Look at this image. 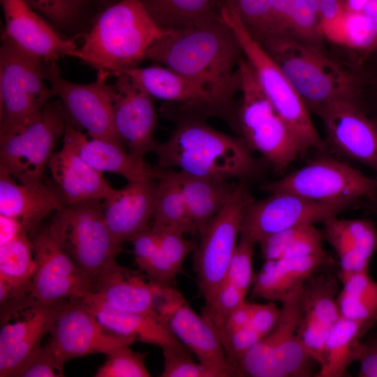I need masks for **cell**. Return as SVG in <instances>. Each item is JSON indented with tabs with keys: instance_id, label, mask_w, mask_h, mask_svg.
<instances>
[{
	"instance_id": "44",
	"label": "cell",
	"mask_w": 377,
	"mask_h": 377,
	"mask_svg": "<svg viewBox=\"0 0 377 377\" xmlns=\"http://www.w3.org/2000/svg\"><path fill=\"white\" fill-rule=\"evenodd\" d=\"M271 0H229L228 8L238 16L251 36L263 40L269 20Z\"/></svg>"
},
{
	"instance_id": "42",
	"label": "cell",
	"mask_w": 377,
	"mask_h": 377,
	"mask_svg": "<svg viewBox=\"0 0 377 377\" xmlns=\"http://www.w3.org/2000/svg\"><path fill=\"white\" fill-rule=\"evenodd\" d=\"M285 34L320 49L324 37L319 17L307 0L294 1Z\"/></svg>"
},
{
	"instance_id": "12",
	"label": "cell",
	"mask_w": 377,
	"mask_h": 377,
	"mask_svg": "<svg viewBox=\"0 0 377 377\" xmlns=\"http://www.w3.org/2000/svg\"><path fill=\"white\" fill-rule=\"evenodd\" d=\"M66 122L60 101H50L33 121L0 140V170L20 183L42 181Z\"/></svg>"
},
{
	"instance_id": "59",
	"label": "cell",
	"mask_w": 377,
	"mask_h": 377,
	"mask_svg": "<svg viewBox=\"0 0 377 377\" xmlns=\"http://www.w3.org/2000/svg\"><path fill=\"white\" fill-rule=\"evenodd\" d=\"M312 8L316 11L318 15V6L320 0H307Z\"/></svg>"
},
{
	"instance_id": "2",
	"label": "cell",
	"mask_w": 377,
	"mask_h": 377,
	"mask_svg": "<svg viewBox=\"0 0 377 377\" xmlns=\"http://www.w3.org/2000/svg\"><path fill=\"white\" fill-rule=\"evenodd\" d=\"M154 153L158 166L192 176L245 181L257 172L258 162L239 137L220 132L201 117H180L170 137Z\"/></svg>"
},
{
	"instance_id": "6",
	"label": "cell",
	"mask_w": 377,
	"mask_h": 377,
	"mask_svg": "<svg viewBox=\"0 0 377 377\" xmlns=\"http://www.w3.org/2000/svg\"><path fill=\"white\" fill-rule=\"evenodd\" d=\"M0 140L33 121L54 94L46 84L45 62L20 49L1 34Z\"/></svg>"
},
{
	"instance_id": "16",
	"label": "cell",
	"mask_w": 377,
	"mask_h": 377,
	"mask_svg": "<svg viewBox=\"0 0 377 377\" xmlns=\"http://www.w3.org/2000/svg\"><path fill=\"white\" fill-rule=\"evenodd\" d=\"M66 302L42 304L28 297L1 311V377H13L40 350L42 339Z\"/></svg>"
},
{
	"instance_id": "1",
	"label": "cell",
	"mask_w": 377,
	"mask_h": 377,
	"mask_svg": "<svg viewBox=\"0 0 377 377\" xmlns=\"http://www.w3.org/2000/svg\"><path fill=\"white\" fill-rule=\"evenodd\" d=\"M244 56L232 29L223 21L168 30L147 50L145 59L184 75L211 97L219 113L237 129L239 64Z\"/></svg>"
},
{
	"instance_id": "19",
	"label": "cell",
	"mask_w": 377,
	"mask_h": 377,
	"mask_svg": "<svg viewBox=\"0 0 377 377\" xmlns=\"http://www.w3.org/2000/svg\"><path fill=\"white\" fill-rule=\"evenodd\" d=\"M113 118L116 131L127 151L143 158L154 152L157 112L154 98L126 73L116 74Z\"/></svg>"
},
{
	"instance_id": "54",
	"label": "cell",
	"mask_w": 377,
	"mask_h": 377,
	"mask_svg": "<svg viewBox=\"0 0 377 377\" xmlns=\"http://www.w3.org/2000/svg\"><path fill=\"white\" fill-rule=\"evenodd\" d=\"M22 232H27L16 219L0 214V246L4 245Z\"/></svg>"
},
{
	"instance_id": "49",
	"label": "cell",
	"mask_w": 377,
	"mask_h": 377,
	"mask_svg": "<svg viewBox=\"0 0 377 377\" xmlns=\"http://www.w3.org/2000/svg\"><path fill=\"white\" fill-rule=\"evenodd\" d=\"M131 241L133 245L135 263L139 269L144 272L158 249V232L151 226L136 235Z\"/></svg>"
},
{
	"instance_id": "10",
	"label": "cell",
	"mask_w": 377,
	"mask_h": 377,
	"mask_svg": "<svg viewBox=\"0 0 377 377\" xmlns=\"http://www.w3.org/2000/svg\"><path fill=\"white\" fill-rule=\"evenodd\" d=\"M302 288L281 302L274 328L238 359L242 376H311L314 360L297 335Z\"/></svg>"
},
{
	"instance_id": "21",
	"label": "cell",
	"mask_w": 377,
	"mask_h": 377,
	"mask_svg": "<svg viewBox=\"0 0 377 377\" xmlns=\"http://www.w3.org/2000/svg\"><path fill=\"white\" fill-rule=\"evenodd\" d=\"M317 272L302 288L297 335L320 367L325 342L341 313L337 302L339 293L337 279L330 273Z\"/></svg>"
},
{
	"instance_id": "20",
	"label": "cell",
	"mask_w": 377,
	"mask_h": 377,
	"mask_svg": "<svg viewBox=\"0 0 377 377\" xmlns=\"http://www.w3.org/2000/svg\"><path fill=\"white\" fill-rule=\"evenodd\" d=\"M316 114L324 124L327 146L377 172V126L362 112L358 103L334 101Z\"/></svg>"
},
{
	"instance_id": "38",
	"label": "cell",
	"mask_w": 377,
	"mask_h": 377,
	"mask_svg": "<svg viewBox=\"0 0 377 377\" xmlns=\"http://www.w3.org/2000/svg\"><path fill=\"white\" fill-rule=\"evenodd\" d=\"M323 233L305 224L271 235L258 244L265 261L311 256L324 252Z\"/></svg>"
},
{
	"instance_id": "23",
	"label": "cell",
	"mask_w": 377,
	"mask_h": 377,
	"mask_svg": "<svg viewBox=\"0 0 377 377\" xmlns=\"http://www.w3.org/2000/svg\"><path fill=\"white\" fill-rule=\"evenodd\" d=\"M156 180L128 182L103 200L105 222L115 241L122 245L149 228L153 220Z\"/></svg>"
},
{
	"instance_id": "15",
	"label": "cell",
	"mask_w": 377,
	"mask_h": 377,
	"mask_svg": "<svg viewBox=\"0 0 377 377\" xmlns=\"http://www.w3.org/2000/svg\"><path fill=\"white\" fill-rule=\"evenodd\" d=\"M45 75L71 124L91 138L123 145L114 124L112 84L99 78L87 84L70 82L61 77L57 62H45Z\"/></svg>"
},
{
	"instance_id": "17",
	"label": "cell",
	"mask_w": 377,
	"mask_h": 377,
	"mask_svg": "<svg viewBox=\"0 0 377 377\" xmlns=\"http://www.w3.org/2000/svg\"><path fill=\"white\" fill-rule=\"evenodd\" d=\"M47 343L59 367L73 358L112 352L130 346L136 339L108 330L86 307L82 299L67 302L59 312Z\"/></svg>"
},
{
	"instance_id": "57",
	"label": "cell",
	"mask_w": 377,
	"mask_h": 377,
	"mask_svg": "<svg viewBox=\"0 0 377 377\" xmlns=\"http://www.w3.org/2000/svg\"><path fill=\"white\" fill-rule=\"evenodd\" d=\"M368 0H343L346 10L360 12L362 10Z\"/></svg>"
},
{
	"instance_id": "18",
	"label": "cell",
	"mask_w": 377,
	"mask_h": 377,
	"mask_svg": "<svg viewBox=\"0 0 377 377\" xmlns=\"http://www.w3.org/2000/svg\"><path fill=\"white\" fill-rule=\"evenodd\" d=\"M36 267L30 298L54 304L79 300L94 291V283L52 237L48 228L31 239Z\"/></svg>"
},
{
	"instance_id": "37",
	"label": "cell",
	"mask_w": 377,
	"mask_h": 377,
	"mask_svg": "<svg viewBox=\"0 0 377 377\" xmlns=\"http://www.w3.org/2000/svg\"><path fill=\"white\" fill-rule=\"evenodd\" d=\"M153 225L198 235L190 219L175 170H164L156 180Z\"/></svg>"
},
{
	"instance_id": "43",
	"label": "cell",
	"mask_w": 377,
	"mask_h": 377,
	"mask_svg": "<svg viewBox=\"0 0 377 377\" xmlns=\"http://www.w3.org/2000/svg\"><path fill=\"white\" fill-rule=\"evenodd\" d=\"M95 377H149L145 365V355L135 352L130 346L119 348L107 355Z\"/></svg>"
},
{
	"instance_id": "46",
	"label": "cell",
	"mask_w": 377,
	"mask_h": 377,
	"mask_svg": "<svg viewBox=\"0 0 377 377\" xmlns=\"http://www.w3.org/2000/svg\"><path fill=\"white\" fill-rule=\"evenodd\" d=\"M163 354L161 377H214L207 367L192 359L189 350L164 349Z\"/></svg>"
},
{
	"instance_id": "39",
	"label": "cell",
	"mask_w": 377,
	"mask_h": 377,
	"mask_svg": "<svg viewBox=\"0 0 377 377\" xmlns=\"http://www.w3.org/2000/svg\"><path fill=\"white\" fill-rule=\"evenodd\" d=\"M324 38L346 47L369 54L377 49V34L371 20L361 11L345 10L336 20L320 24Z\"/></svg>"
},
{
	"instance_id": "24",
	"label": "cell",
	"mask_w": 377,
	"mask_h": 377,
	"mask_svg": "<svg viewBox=\"0 0 377 377\" xmlns=\"http://www.w3.org/2000/svg\"><path fill=\"white\" fill-rule=\"evenodd\" d=\"M121 73L129 75L153 98L178 104L186 115L219 117L211 97L202 88L167 66H137Z\"/></svg>"
},
{
	"instance_id": "7",
	"label": "cell",
	"mask_w": 377,
	"mask_h": 377,
	"mask_svg": "<svg viewBox=\"0 0 377 377\" xmlns=\"http://www.w3.org/2000/svg\"><path fill=\"white\" fill-rule=\"evenodd\" d=\"M222 20L234 32L263 92L296 137L304 154L309 149L325 151L327 144L316 131L310 112L279 66L232 9L223 10Z\"/></svg>"
},
{
	"instance_id": "11",
	"label": "cell",
	"mask_w": 377,
	"mask_h": 377,
	"mask_svg": "<svg viewBox=\"0 0 377 377\" xmlns=\"http://www.w3.org/2000/svg\"><path fill=\"white\" fill-rule=\"evenodd\" d=\"M152 281L155 309L172 334L207 367L214 377L241 376L212 324L197 314L172 283Z\"/></svg>"
},
{
	"instance_id": "26",
	"label": "cell",
	"mask_w": 377,
	"mask_h": 377,
	"mask_svg": "<svg viewBox=\"0 0 377 377\" xmlns=\"http://www.w3.org/2000/svg\"><path fill=\"white\" fill-rule=\"evenodd\" d=\"M63 137L75 147L80 156L91 168L103 173H115L128 182L161 178L163 169L147 163L123 149L122 145L102 139L87 138L68 120Z\"/></svg>"
},
{
	"instance_id": "55",
	"label": "cell",
	"mask_w": 377,
	"mask_h": 377,
	"mask_svg": "<svg viewBox=\"0 0 377 377\" xmlns=\"http://www.w3.org/2000/svg\"><path fill=\"white\" fill-rule=\"evenodd\" d=\"M345 10L342 0H320L318 6L320 24L336 20L344 13Z\"/></svg>"
},
{
	"instance_id": "36",
	"label": "cell",
	"mask_w": 377,
	"mask_h": 377,
	"mask_svg": "<svg viewBox=\"0 0 377 377\" xmlns=\"http://www.w3.org/2000/svg\"><path fill=\"white\" fill-rule=\"evenodd\" d=\"M152 226L158 232V249L144 271L151 280L172 283L176 276L183 272V264L187 256L194 252L197 243L185 237L180 230Z\"/></svg>"
},
{
	"instance_id": "62",
	"label": "cell",
	"mask_w": 377,
	"mask_h": 377,
	"mask_svg": "<svg viewBox=\"0 0 377 377\" xmlns=\"http://www.w3.org/2000/svg\"><path fill=\"white\" fill-rule=\"evenodd\" d=\"M343 1V0H342Z\"/></svg>"
},
{
	"instance_id": "22",
	"label": "cell",
	"mask_w": 377,
	"mask_h": 377,
	"mask_svg": "<svg viewBox=\"0 0 377 377\" xmlns=\"http://www.w3.org/2000/svg\"><path fill=\"white\" fill-rule=\"evenodd\" d=\"M5 27L2 34L29 54L45 62H57L77 47L47 22L24 0H0Z\"/></svg>"
},
{
	"instance_id": "32",
	"label": "cell",
	"mask_w": 377,
	"mask_h": 377,
	"mask_svg": "<svg viewBox=\"0 0 377 377\" xmlns=\"http://www.w3.org/2000/svg\"><path fill=\"white\" fill-rule=\"evenodd\" d=\"M155 23L165 30L199 27L222 20L229 0H141Z\"/></svg>"
},
{
	"instance_id": "61",
	"label": "cell",
	"mask_w": 377,
	"mask_h": 377,
	"mask_svg": "<svg viewBox=\"0 0 377 377\" xmlns=\"http://www.w3.org/2000/svg\"><path fill=\"white\" fill-rule=\"evenodd\" d=\"M117 1H119V0H112L113 3H114V2Z\"/></svg>"
},
{
	"instance_id": "31",
	"label": "cell",
	"mask_w": 377,
	"mask_h": 377,
	"mask_svg": "<svg viewBox=\"0 0 377 377\" xmlns=\"http://www.w3.org/2000/svg\"><path fill=\"white\" fill-rule=\"evenodd\" d=\"M175 172L190 219L199 235L224 207L237 183L229 179L192 176L176 170Z\"/></svg>"
},
{
	"instance_id": "8",
	"label": "cell",
	"mask_w": 377,
	"mask_h": 377,
	"mask_svg": "<svg viewBox=\"0 0 377 377\" xmlns=\"http://www.w3.org/2000/svg\"><path fill=\"white\" fill-rule=\"evenodd\" d=\"M101 201L65 205L54 214L47 226L54 239L94 283L121 251L105 222Z\"/></svg>"
},
{
	"instance_id": "52",
	"label": "cell",
	"mask_w": 377,
	"mask_h": 377,
	"mask_svg": "<svg viewBox=\"0 0 377 377\" xmlns=\"http://www.w3.org/2000/svg\"><path fill=\"white\" fill-rule=\"evenodd\" d=\"M357 361L359 377H377V333L362 341Z\"/></svg>"
},
{
	"instance_id": "58",
	"label": "cell",
	"mask_w": 377,
	"mask_h": 377,
	"mask_svg": "<svg viewBox=\"0 0 377 377\" xmlns=\"http://www.w3.org/2000/svg\"><path fill=\"white\" fill-rule=\"evenodd\" d=\"M370 201V208L371 211L376 214L377 216V193H376L372 197L368 198Z\"/></svg>"
},
{
	"instance_id": "14",
	"label": "cell",
	"mask_w": 377,
	"mask_h": 377,
	"mask_svg": "<svg viewBox=\"0 0 377 377\" xmlns=\"http://www.w3.org/2000/svg\"><path fill=\"white\" fill-rule=\"evenodd\" d=\"M350 201L318 202L288 192H274L254 200L244 215L239 237L258 244L282 230L324 223L352 207Z\"/></svg>"
},
{
	"instance_id": "35",
	"label": "cell",
	"mask_w": 377,
	"mask_h": 377,
	"mask_svg": "<svg viewBox=\"0 0 377 377\" xmlns=\"http://www.w3.org/2000/svg\"><path fill=\"white\" fill-rule=\"evenodd\" d=\"M338 278L342 283L337 297L341 316L377 323V282L370 277L369 271L340 272Z\"/></svg>"
},
{
	"instance_id": "27",
	"label": "cell",
	"mask_w": 377,
	"mask_h": 377,
	"mask_svg": "<svg viewBox=\"0 0 377 377\" xmlns=\"http://www.w3.org/2000/svg\"><path fill=\"white\" fill-rule=\"evenodd\" d=\"M66 205L59 191L45 184L18 182L0 170V214L17 219L28 233Z\"/></svg>"
},
{
	"instance_id": "48",
	"label": "cell",
	"mask_w": 377,
	"mask_h": 377,
	"mask_svg": "<svg viewBox=\"0 0 377 377\" xmlns=\"http://www.w3.org/2000/svg\"><path fill=\"white\" fill-rule=\"evenodd\" d=\"M64 371L58 366L53 353L46 343L15 374L13 377H60Z\"/></svg>"
},
{
	"instance_id": "33",
	"label": "cell",
	"mask_w": 377,
	"mask_h": 377,
	"mask_svg": "<svg viewBox=\"0 0 377 377\" xmlns=\"http://www.w3.org/2000/svg\"><path fill=\"white\" fill-rule=\"evenodd\" d=\"M22 232L0 246V304L29 296L36 263L31 239Z\"/></svg>"
},
{
	"instance_id": "4",
	"label": "cell",
	"mask_w": 377,
	"mask_h": 377,
	"mask_svg": "<svg viewBox=\"0 0 377 377\" xmlns=\"http://www.w3.org/2000/svg\"><path fill=\"white\" fill-rule=\"evenodd\" d=\"M306 105L310 114L337 100L358 103L355 75L325 55L320 49L287 34L262 41Z\"/></svg>"
},
{
	"instance_id": "28",
	"label": "cell",
	"mask_w": 377,
	"mask_h": 377,
	"mask_svg": "<svg viewBox=\"0 0 377 377\" xmlns=\"http://www.w3.org/2000/svg\"><path fill=\"white\" fill-rule=\"evenodd\" d=\"M82 300L100 323L114 333L164 349L189 350L160 318L116 309L91 293Z\"/></svg>"
},
{
	"instance_id": "47",
	"label": "cell",
	"mask_w": 377,
	"mask_h": 377,
	"mask_svg": "<svg viewBox=\"0 0 377 377\" xmlns=\"http://www.w3.org/2000/svg\"><path fill=\"white\" fill-rule=\"evenodd\" d=\"M347 233L360 252L369 260L377 251V227L370 219H342Z\"/></svg>"
},
{
	"instance_id": "30",
	"label": "cell",
	"mask_w": 377,
	"mask_h": 377,
	"mask_svg": "<svg viewBox=\"0 0 377 377\" xmlns=\"http://www.w3.org/2000/svg\"><path fill=\"white\" fill-rule=\"evenodd\" d=\"M325 262V251L304 257L265 261L262 269L254 274L251 295L281 303L300 289Z\"/></svg>"
},
{
	"instance_id": "60",
	"label": "cell",
	"mask_w": 377,
	"mask_h": 377,
	"mask_svg": "<svg viewBox=\"0 0 377 377\" xmlns=\"http://www.w3.org/2000/svg\"><path fill=\"white\" fill-rule=\"evenodd\" d=\"M98 3H101L104 8L112 4V0H96Z\"/></svg>"
},
{
	"instance_id": "9",
	"label": "cell",
	"mask_w": 377,
	"mask_h": 377,
	"mask_svg": "<svg viewBox=\"0 0 377 377\" xmlns=\"http://www.w3.org/2000/svg\"><path fill=\"white\" fill-rule=\"evenodd\" d=\"M255 200L245 181L236 184L221 210L200 232L193 269L205 306L211 308L225 282L246 212Z\"/></svg>"
},
{
	"instance_id": "50",
	"label": "cell",
	"mask_w": 377,
	"mask_h": 377,
	"mask_svg": "<svg viewBox=\"0 0 377 377\" xmlns=\"http://www.w3.org/2000/svg\"><path fill=\"white\" fill-rule=\"evenodd\" d=\"M280 314L274 302L265 304H253L249 326L265 337L275 326Z\"/></svg>"
},
{
	"instance_id": "29",
	"label": "cell",
	"mask_w": 377,
	"mask_h": 377,
	"mask_svg": "<svg viewBox=\"0 0 377 377\" xmlns=\"http://www.w3.org/2000/svg\"><path fill=\"white\" fill-rule=\"evenodd\" d=\"M93 293L116 309L159 318L152 281L147 282L140 269L131 270L116 260L98 276Z\"/></svg>"
},
{
	"instance_id": "25",
	"label": "cell",
	"mask_w": 377,
	"mask_h": 377,
	"mask_svg": "<svg viewBox=\"0 0 377 377\" xmlns=\"http://www.w3.org/2000/svg\"><path fill=\"white\" fill-rule=\"evenodd\" d=\"M47 168L66 205L103 200L114 191L103 173L87 164L64 138L62 147L52 156Z\"/></svg>"
},
{
	"instance_id": "53",
	"label": "cell",
	"mask_w": 377,
	"mask_h": 377,
	"mask_svg": "<svg viewBox=\"0 0 377 377\" xmlns=\"http://www.w3.org/2000/svg\"><path fill=\"white\" fill-rule=\"evenodd\" d=\"M252 310L253 304L244 302L227 319L223 329L226 353L228 352V335L249 325Z\"/></svg>"
},
{
	"instance_id": "5",
	"label": "cell",
	"mask_w": 377,
	"mask_h": 377,
	"mask_svg": "<svg viewBox=\"0 0 377 377\" xmlns=\"http://www.w3.org/2000/svg\"><path fill=\"white\" fill-rule=\"evenodd\" d=\"M237 130L251 151H256L276 170L283 171L304 154L296 137L263 92L244 56L239 64Z\"/></svg>"
},
{
	"instance_id": "13",
	"label": "cell",
	"mask_w": 377,
	"mask_h": 377,
	"mask_svg": "<svg viewBox=\"0 0 377 377\" xmlns=\"http://www.w3.org/2000/svg\"><path fill=\"white\" fill-rule=\"evenodd\" d=\"M261 189L268 193H292L318 202H356L377 193V179L364 175L347 163L321 158L263 184Z\"/></svg>"
},
{
	"instance_id": "51",
	"label": "cell",
	"mask_w": 377,
	"mask_h": 377,
	"mask_svg": "<svg viewBox=\"0 0 377 377\" xmlns=\"http://www.w3.org/2000/svg\"><path fill=\"white\" fill-rule=\"evenodd\" d=\"M294 1L271 0L268 23L262 41L272 36L286 34L287 21Z\"/></svg>"
},
{
	"instance_id": "3",
	"label": "cell",
	"mask_w": 377,
	"mask_h": 377,
	"mask_svg": "<svg viewBox=\"0 0 377 377\" xmlns=\"http://www.w3.org/2000/svg\"><path fill=\"white\" fill-rule=\"evenodd\" d=\"M167 31L155 23L141 0H119L96 15L82 45L70 57L96 71L97 78L106 80L137 67L151 45Z\"/></svg>"
},
{
	"instance_id": "41",
	"label": "cell",
	"mask_w": 377,
	"mask_h": 377,
	"mask_svg": "<svg viewBox=\"0 0 377 377\" xmlns=\"http://www.w3.org/2000/svg\"><path fill=\"white\" fill-rule=\"evenodd\" d=\"M325 239L335 251L341 265V272L351 273L368 270L370 260L367 258L353 242L342 223L334 216L324 223Z\"/></svg>"
},
{
	"instance_id": "56",
	"label": "cell",
	"mask_w": 377,
	"mask_h": 377,
	"mask_svg": "<svg viewBox=\"0 0 377 377\" xmlns=\"http://www.w3.org/2000/svg\"><path fill=\"white\" fill-rule=\"evenodd\" d=\"M361 12L371 20L377 34V0H368Z\"/></svg>"
},
{
	"instance_id": "45",
	"label": "cell",
	"mask_w": 377,
	"mask_h": 377,
	"mask_svg": "<svg viewBox=\"0 0 377 377\" xmlns=\"http://www.w3.org/2000/svg\"><path fill=\"white\" fill-rule=\"evenodd\" d=\"M254 246V243L239 237L225 281L233 284L246 295L251 288L254 276L253 272Z\"/></svg>"
},
{
	"instance_id": "40",
	"label": "cell",
	"mask_w": 377,
	"mask_h": 377,
	"mask_svg": "<svg viewBox=\"0 0 377 377\" xmlns=\"http://www.w3.org/2000/svg\"><path fill=\"white\" fill-rule=\"evenodd\" d=\"M57 30L68 34L84 35L83 17L91 0H24Z\"/></svg>"
},
{
	"instance_id": "34",
	"label": "cell",
	"mask_w": 377,
	"mask_h": 377,
	"mask_svg": "<svg viewBox=\"0 0 377 377\" xmlns=\"http://www.w3.org/2000/svg\"><path fill=\"white\" fill-rule=\"evenodd\" d=\"M375 323L341 316L327 339L323 362L316 376H344L349 366L357 361L363 337Z\"/></svg>"
}]
</instances>
